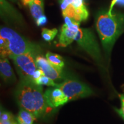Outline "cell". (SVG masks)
Here are the masks:
<instances>
[{
	"mask_svg": "<svg viewBox=\"0 0 124 124\" xmlns=\"http://www.w3.org/2000/svg\"><path fill=\"white\" fill-rule=\"evenodd\" d=\"M75 41L97 63L101 64L102 58L100 46L91 29L80 28L75 36Z\"/></svg>",
	"mask_w": 124,
	"mask_h": 124,
	"instance_id": "cell-4",
	"label": "cell"
},
{
	"mask_svg": "<svg viewBox=\"0 0 124 124\" xmlns=\"http://www.w3.org/2000/svg\"><path fill=\"white\" fill-rule=\"evenodd\" d=\"M46 102L52 108L63 106L69 101L61 89L58 87H52L44 92Z\"/></svg>",
	"mask_w": 124,
	"mask_h": 124,
	"instance_id": "cell-9",
	"label": "cell"
},
{
	"mask_svg": "<svg viewBox=\"0 0 124 124\" xmlns=\"http://www.w3.org/2000/svg\"><path fill=\"white\" fill-rule=\"evenodd\" d=\"M46 23H47V18L44 15L40 17L39 18L36 20V23L38 26H43L46 24Z\"/></svg>",
	"mask_w": 124,
	"mask_h": 124,
	"instance_id": "cell-19",
	"label": "cell"
},
{
	"mask_svg": "<svg viewBox=\"0 0 124 124\" xmlns=\"http://www.w3.org/2000/svg\"><path fill=\"white\" fill-rule=\"evenodd\" d=\"M0 73L4 81L7 83H13L16 81V78L8 59L1 58Z\"/></svg>",
	"mask_w": 124,
	"mask_h": 124,
	"instance_id": "cell-10",
	"label": "cell"
},
{
	"mask_svg": "<svg viewBox=\"0 0 124 124\" xmlns=\"http://www.w3.org/2000/svg\"><path fill=\"white\" fill-rule=\"evenodd\" d=\"M40 47L31 42L17 32L8 27H1L0 29V54L1 58H10L35 52L39 54Z\"/></svg>",
	"mask_w": 124,
	"mask_h": 124,
	"instance_id": "cell-3",
	"label": "cell"
},
{
	"mask_svg": "<svg viewBox=\"0 0 124 124\" xmlns=\"http://www.w3.org/2000/svg\"><path fill=\"white\" fill-rule=\"evenodd\" d=\"M44 75V72H43L42 70H41L40 69H37L35 71V72H34L33 76H32V80L35 82L36 80L38 79L39 78H40V77H42Z\"/></svg>",
	"mask_w": 124,
	"mask_h": 124,
	"instance_id": "cell-20",
	"label": "cell"
},
{
	"mask_svg": "<svg viewBox=\"0 0 124 124\" xmlns=\"http://www.w3.org/2000/svg\"><path fill=\"white\" fill-rule=\"evenodd\" d=\"M57 87L62 90L69 101L88 97L94 94V91L88 85L74 79H65L62 83H58Z\"/></svg>",
	"mask_w": 124,
	"mask_h": 124,
	"instance_id": "cell-6",
	"label": "cell"
},
{
	"mask_svg": "<svg viewBox=\"0 0 124 124\" xmlns=\"http://www.w3.org/2000/svg\"><path fill=\"white\" fill-rule=\"evenodd\" d=\"M58 31L56 28L49 29L46 28H43L41 30V36L43 39L46 41H51L55 38L58 34Z\"/></svg>",
	"mask_w": 124,
	"mask_h": 124,
	"instance_id": "cell-14",
	"label": "cell"
},
{
	"mask_svg": "<svg viewBox=\"0 0 124 124\" xmlns=\"http://www.w3.org/2000/svg\"><path fill=\"white\" fill-rule=\"evenodd\" d=\"M115 5L120 6L121 7H124V0H112L109 8L108 9V12H110V13L112 12L113 8Z\"/></svg>",
	"mask_w": 124,
	"mask_h": 124,
	"instance_id": "cell-18",
	"label": "cell"
},
{
	"mask_svg": "<svg viewBox=\"0 0 124 124\" xmlns=\"http://www.w3.org/2000/svg\"><path fill=\"white\" fill-rule=\"evenodd\" d=\"M18 124H23V123H21V122H18Z\"/></svg>",
	"mask_w": 124,
	"mask_h": 124,
	"instance_id": "cell-23",
	"label": "cell"
},
{
	"mask_svg": "<svg viewBox=\"0 0 124 124\" xmlns=\"http://www.w3.org/2000/svg\"><path fill=\"white\" fill-rule=\"evenodd\" d=\"M32 0H22L23 4L25 5H28V4L31 2Z\"/></svg>",
	"mask_w": 124,
	"mask_h": 124,
	"instance_id": "cell-22",
	"label": "cell"
},
{
	"mask_svg": "<svg viewBox=\"0 0 124 124\" xmlns=\"http://www.w3.org/2000/svg\"><path fill=\"white\" fill-rule=\"evenodd\" d=\"M95 28L100 36L106 55H110L114 43L124 32V13H111L101 9L97 12L95 18Z\"/></svg>",
	"mask_w": 124,
	"mask_h": 124,
	"instance_id": "cell-1",
	"label": "cell"
},
{
	"mask_svg": "<svg viewBox=\"0 0 124 124\" xmlns=\"http://www.w3.org/2000/svg\"><path fill=\"white\" fill-rule=\"evenodd\" d=\"M0 124H18L16 118H15L11 120L4 121H0Z\"/></svg>",
	"mask_w": 124,
	"mask_h": 124,
	"instance_id": "cell-21",
	"label": "cell"
},
{
	"mask_svg": "<svg viewBox=\"0 0 124 124\" xmlns=\"http://www.w3.org/2000/svg\"><path fill=\"white\" fill-rule=\"evenodd\" d=\"M119 97L120 99L121 107L119 108H115V110L118 114V115L124 120V93L120 94Z\"/></svg>",
	"mask_w": 124,
	"mask_h": 124,
	"instance_id": "cell-16",
	"label": "cell"
},
{
	"mask_svg": "<svg viewBox=\"0 0 124 124\" xmlns=\"http://www.w3.org/2000/svg\"><path fill=\"white\" fill-rule=\"evenodd\" d=\"M18 122L24 124H33L37 118L33 114L24 108H20L16 117Z\"/></svg>",
	"mask_w": 124,
	"mask_h": 124,
	"instance_id": "cell-12",
	"label": "cell"
},
{
	"mask_svg": "<svg viewBox=\"0 0 124 124\" xmlns=\"http://www.w3.org/2000/svg\"><path fill=\"white\" fill-rule=\"evenodd\" d=\"M38 54L35 52H29L20 55L12 56L9 58L13 60L20 80L33 81L32 76L35 71L38 69L36 63V58Z\"/></svg>",
	"mask_w": 124,
	"mask_h": 124,
	"instance_id": "cell-5",
	"label": "cell"
},
{
	"mask_svg": "<svg viewBox=\"0 0 124 124\" xmlns=\"http://www.w3.org/2000/svg\"><path fill=\"white\" fill-rule=\"evenodd\" d=\"M34 82L36 85H40V86L45 85V86L52 87H57L58 84V83H56L52 79L49 78V77L44 75L40 77V78H39L38 79L36 80Z\"/></svg>",
	"mask_w": 124,
	"mask_h": 124,
	"instance_id": "cell-15",
	"label": "cell"
},
{
	"mask_svg": "<svg viewBox=\"0 0 124 124\" xmlns=\"http://www.w3.org/2000/svg\"><path fill=\"white\" fill-rule=\"evenodd\" d=\"M64 18L65 23L61 28L58 43V46L62 47L69 46L75 40L80 24V23L69 17H64Z\"/></svg>",
	"mask_w": 124,
	"mask_h": 124,
	"instance_id": "cell-7",
	"label": "cell"
},
{
	"mask_svg": "<svg viewBox=\"0 0 124 124\" xmlns=\"http://www.w3.org/2000/svg\"><path fill=\"white\" fill-rule=\"evenodd\" d=\"M36 63L38 69H40L44 72V75L49 77L54 80L64 79L65 75L63 70L58 69L52 64L46 58L38 55L36 58Z\"/></svg>",
	"mask_w": 124,
	"mask_h": 124,
	"instance_id": "cell-8",
	"label": "cell"
},
{
	"mask_svg": "<svg viewBox=\"0 0 124 124\" xmlns=\"http://www.w3.org/2000/svg\"><path fill=\"white\" fill-rule=\"evenodd\" d=\"M13 118H15V117L11 113L2 110L1 108V113H0V121H4L9 120Z\"/></svg>",
	"mask_w": 124,
	"mask_h": 124,
	"instance_id": "cell-17",
	"label": "cell"
},
{
	"mask_svg": "<svg viewBox=\"0 0 124 124\" xmlns=\"http://www.w3.org/2000/svg\"><path fill=\"white\" fill-rule=\"evenodd\" d=\"M15 97L20 108L29 111L36 118L43 117L51 108L46 102L42 86L31 80H20Z\"/></svg>",
	"mask_w": 124,
	"mask_h": 124,
	"instance_id": "cell-2",
	"label": "cell"
},
{
	"mask_svg": "<svg viewBox=\"0 0 124 124\" xmlns=\"http://www.w3.org/2000/svg\"><path fill=\"white\" fill-rule=\"evenodd\" d=\"M31 15L35 21L44 13V2L43 0H32L28 4Z\"/></svg>",
	"mask_w": 124,
	"mask_h": 124,
	"instance_id": "cell-11",
	"label": "cell"
},
{
	"mask_svg": "<svg viewBox=\"0 0 124 124\" xmlns=\"http://www.w3.org/2000/svg\"><path fill=\"white\" fill-rule=\"evenodd\" d=\"M46 58L52 64L58 69L63 70L64 66V62L62 56L56 54L48 52L46 55Z\"/></svg>",
	"mask_w": 124,
	"mask_h": 124,
	"instance_id": "cell-13",
	"label": "cell"
}]
</instances>
